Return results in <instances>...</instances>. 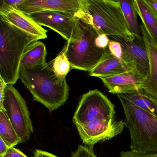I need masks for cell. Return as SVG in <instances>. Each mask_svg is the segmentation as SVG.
Listing matches in <instances>:
<instances>
[{
    "instance_id": "obj_12",
    "label": "cell",
    "mask_w": 157,
    "mask_h": 157,
    "mask_svg": "<svg viewBox=\"0 0 157 157\" xmlns=\"http://www.w3.org/2000/svg\"><path fill=\"white\" fill-rule=\"evenodd\" d=\"M0 19L39 39L47 38L48 31L29 15L1 1Z\"/></svg>"
},
{
    "instance_id": "obj_23",
    "label": "cell",
    "mask_w": 157,
    "mask_h": 157,
    "mask_svg": "<svg viewBox=\"0 0 157 157\" xmlns=\"http://www.w3.org/2000/svg\"><path fill=\"white\" fill-rule=\"evenodd\" d=\"M108 50L111 54L116 57L121 59L122 48L121 44L117 41L110 39L108 45Z\"/></svg>"
},
{
    "instance_id": "obj_18",
    "label": "cell",
    "mask_w": 157,
    "mask_h": 157,
    "mask_svg": "<svg viewBox=\"0 0 157 157\" xmlns=\"http://www.w3.org/2000/svg\"><path fill=\"white\" fill-rule=\"evenodd\" d=\"M119 2L129 31L136 38L141 39L142 36L138 22L135 0H122L119 1Z\"/></svg>"
},
{
    "instance_id": "obj_2",
    "label": "cell",
    "mask_w": 157,
    "mask_h": 157,
    "mask_svg": "<svg viewBox=\"0 0 157 157\" xmlns=\"http://www.w3.org/2000/svg\"><path fill=\"white\" fill-rule=\"evenodd\" d=\"M39 40L0 19V78L6 84L17 82L25 50Z\"/></svg>"
},
{
    "instance_id": "obj_30",
    "label": "cell",
    "mask_w": 157,
    "mask_h": 157,
    "mask_svg": "<svg viewBox=\"0 0 157 157\" xmlns=\"http://www.w3.org/2000/svg\"><path fill=\"white\" fill-rule=\"evenodd\" d=\"M9 148L5 141L0 138V157H2L6 153Z\"/></svg>"
},
{
    "instance_id": "obj_26",
    "label": "cell",
    "mask_w": 157,
    "mask_h": 157,
    "mask_svg": "<svg viewBox=\"0 0 157 157\" xmlns=\"http://www.w3.org/2000/svg\"><path fill=\"white\" fill-rule=\"evenodd\" d=\"M2 157H27L21 151L14 147L9 148L6 153Z\"/></svg>"
},
{
    "instance_id": "obj_11",
    "label": "cell",
    "mask_w": 157,
    "mask_h": 157,
    "mask_svg": "<svg viewBox=\"0 0 157 157\" xmlns=\"http://www.w3.org/2000/svg\"><path fill=\"white\" fill-rule=\"evenodd\" d=\"M146 78L135 67L122 74L100 79L109 93L117 95L141 90Z\"/></svg>"
},
{
    "instance_id": "obj_24",
    "label": "cell",
    "mask_w": 157,
    "mask_h": 157,
    "mask_svg": "<svg viewBox=\"0 0 157 157\" xmlns=\"http://www.w3.org/2000/svg\"><path fill=\"white\" fill-rule=\"evenodd\" d=\"M120 157H157V153H144L127 151L120 152Z\"/></svg>"
},
{
    "instance_id": "obj_27",
    "label": "cell",
    "mask_w": 157,
    "mask_h": 157,
    "mask_svg": "<svg viewBox=\"0 0 157 157\" xmlns=\"http://www.w3.org/2000/svg\"><path fill=\"white\" fill-rule=\"evenodd\" d=\"M143 1L157 18V0H143Z\"/></svg>"
},
{
    "instance_id": "obj_15",
    "label": "cell",
    "mask_w": 157,
    "mask_h": 157,
    "mask_svg": "<svg viewBox=\"0 0 157 157\" xmlns=\"http://www.w3.org/2000/svg\"><path fill=\"white\" fill-rule=\"evenodd\" d=\"M140 32L147 51L149 60V72L146 77L142 90L157 100V45L151 39L143 25Z\"/></svg>"
},
{
    "instance_id": "obj_1",
    "label": "cell",
    "mask_w": 157,
    "mask_h": 157,
    "mask_svg": "<svg viewBox=\"0 0 157 157\" xmlns=\"http://www.w3.org/2000/svg\"><path fill=\"white\" fill-rule=\"evenodd\" d=\"M53 60L31 68H20L19 78L33 95V99L44 105L50 112L67 102L70 87L67 80L61 82L55 75Z\"/></svg>"
},
{
    "instance_id": "obj_7",
    "label": "cell",
    "mask_w": 157,
    "mask_h": 157,
    "mask_svg": "<svg viewBox=\"0 0 157 157\" xmlns=\"http://www.w3.org/2000/svg\"><path fill=\"white\" fill-rule=\"evenodd\" d=\"M76 126L82 142L91 148L98 142L113 138L121 134L126 127L123 120L102 116Z\"/></svg>"
},
{
    "instance_id": "obj_21",
    "label": "cell",
    "mask_w": 157,
    "mask_h": 157,
    "mask_svg": "<svg viewBox=\"0 0 157 157\" xmlns=\"http://www.w3.org/2000/svg\"><path fill=\"white\" fill-rule=\"evenodd\" d=\"M69 42L67 41L63 49L53 59V69L55 75L59 81L62 82L66 79V77L72 69L67 56Z\"/></svg>"
},
{
    "instance_id": "obj_17",
    "label": "cell",
    "mask_w": 157,
    "mask_h": 157,
    "mask_svg": "<svg viewBox=\"0 0 157 157\" xmlns=\"http://www.w3.org/2000/svg\"><path fill=\"white\" fill-rule=\"evenodd\" d=\"M137 15L151 39L157 45V18L143 0H135Z\"/></svg>"
},
{
    "instance_id": "obj_22",
    "label": "cell",
    "mask_w": 157,
    "mask_h": 157,
    "mask_svg": "<svg viewBox=\"0 0 157 157\" xmlns=\"http://www.w3.org/2000/svg\"><path fill=\"white\" fill-rule=\"evenodd\" d=\"M70 157H97L92 148L87 146L79 145L78 149Z\"/></svg>"
},
{
    "instance_id": "obj_16",
    "label": "cell",
    "mask_w": 157,
    "mask_h": 157,
    "mask_svg": "<svg viewBox=\"0 0 157 157\" xmlns=\"http://www.w3.org/2000/svg\"><path fill=\"white\" fill-rule=\"evenodd\" d=\"M45 45L41 41L33 42L26 48L21 60L20 68L27 69L44 65L46 63Z\"/></svg>"
},
{
    "instance_id": "obj_13",
    "label": "cell",
    "mask_w": 157,
    "mask_h": 157,
    "mask_svg": "<svg viewBox=\"0 0 157 157\" xmlns=\"http://www.w3.org/2000/svg\"><path fill=\"white\" fill-rule=\"evenodd\" d=\"M17 9L27 15L47 11L78 15L82 11L81 0H25Z\"/></svg>"
},
{
    "instance_id": "obj_8",
    "label": "cell",
    "mask_w": 157,
    "mask_h": 157,
    "mask_svg": "<svg viewBox=\"0 0 157 157\" xmlns=\"http://www.w3.org/2000/svg\"><path fill=\"white\" fill-rule=\"evenodd\" d=\"M115 115L114 105L106 95L96 89L82 96L72 121L76 125L98 117H115Z\"/></svg>"
},
{
    "instance_id": "obj_3",
    "label": "cell",
    "mask_w": 157,
    "mask_h": 157,
    "mask_svg": "<svg viewBox=\"0 0 157 157\" xmlns=\"http://www.w3.org/2000/svg\"><path fill=\"white\" fill-rule=\"evenodd\" d=\"M87 21L99 34L133 41L136 37L127 25L119 1L81 0Z\"/></svg>"
},
{
    "instance_id": "obj_6",
    "label": "cell",
    "mask_w": 157,
    "mask_h": 157,
    "mask_svg": "<svg viewBox=\"0 0 157 157\" xmlns=\"http://www.w3.org/2000/svg\"><path fill=\"white\" fill-rule=\"evenodd\" d=\"M0 110L5 112L22 143L30 139L33 133L30 112L25 100L13 85L6 86Z\"/></svg>"
},
{
    "instance_id": "obj_28",
    "label": "cell",
    "mask_w": 157,
    "mask_h": 157,
    "mask_svg": "<svg viewBox=\"0 0 157 157\" xmlns=\"http://www.w3.org/2000/svg\"><path fill=\"white\" fill-rule=\"evenodd\" d=\"M34 157H58L50 152L37 149L35 151Z\"/></svg>"
},
{
    "instance_id": "obj_10",
    "label": "cell",
    "mask_w": 157,
    "mask_h": 157,
    "mask_svg": "<svg viewBox=\"0 0 157 157\" xmlns=\"http://www.w3.org/2000/svg\"><path fill=\"white\" fill-rule=\"evenodd\" d=\"M119 42L122 48L121 59L126 63H135L138 70L145 77L149 72V60L147 48L143 37L135 38L133 41L126 40L119 36L109 37Z\"/></svg>"
},
{
    "instance_id": "obj_20",
    "label": "cell",
    "mask_w": 157,
    "mask_h": 157,
    "mask_svg": "<svg viewBox=\"0 0 157 157\" xmlns=\"http://www.w3.org/2000/svg\"><path fill=\"white\" fill-rule=\"evenodd\" d=\"M0 138L10 148L22 143L6 113L2 110H0Z\"/></svg>"
},
{
    "instance_id": "obj_19",
    "label": "cell",
    "mask_w": 157,
    "mask_h": 157,
    "mask_svg": "<svg viewBox=\"0 0 157 157\" xmlns=\"http://www.w3.org/2000/svg\"><path fill=\"white\" fill-rule=\"evenodd\" d=\"M123 96L142 110L157 117V100L141 90Z\"/></svg>"
},
{
    "instance_id": "obj_29",
    "label": "cell",
    "mask_w": 157,
    "mask_h": 157,
    "mask_svg": "<svg viewBox=\"0 0 157 157\" xmlns=\"http://www.w3.org/2000/svg\"><path fill=\"white\" fill-rule=\"evenodd\" d=\"M4 3L13 8L17 9L18 6L22 3L25 0H2Z\"/></svg>"
},
{
    "instance_id": "obj_9",
    "label": "cell",
    "mask_w": 157,
    "mask_h": 157,
    "mask_svg": "<svg viewBox=\"0 0 157 157\" xmlns=\"http://www.w3.org/2000/svg\"><path fill=\"white\" fill-rule=\"evenodd\" d=\"M41 26L48 27L59 34L67 41L79 39L80 29L78 15L58 11H42L29 14Z\"/></svg>"
},
{
    "instance_id": "obj_14",
    "label": "cell",
    "mask_w": 157,
    "mask_h": 157,
    "mask_svg": "<svg viewBox=\"0 0 157 157\" xmlns=\"http://www.w3.org/2000/svg\"><path fill=\"white\" fill-rule=\"evenodd\" d=\"M136 67L135 63H126L121 59L113 56L107 48L103 57L93 69L89 72L90 76L104 78L124 73Z\"/></svg>"
},
{
    "instance_id": "obj_5",
    "label": "cell",
    "mask_w": 157,
    "mask_h": 157,
    "mask_svg": "<svg viewBox=\"0 0 157 157\" xmlns=\"http://www.w3.org/2000/svg\"><path fill=\"white\" fill-rule=\"evenodd\" d=\"M78 18L80 36L78 40L68 41L67 57L72 69L89 72L100 62L108 48L101 49L95 45L99 33L87 21L83 11Z\"/></svg>"
},
{
    "instance_id": "obj_25",
    "label": "cell",
    "mask_w": 157,
    "mask_h": 157,
    "mask_svg": "<svg viewBox=\"0 0 157 157\" xmlns=\"http://www.w3.org/2000/svg\"><path fill=\"white\" fill-rule=\"evenodd\" d=\"M109 37L104 34H99L95 40V45L100 48L105 49L108 48L109 44Z\"/></svg>"
},
{
    "instance_id": "obj_4",
    "label": "cell",
    "mask_w": 157,
    "mask_h": 157,
    "mask_svg": "<svg viewBox=\"0 0 157 157\" xmlns=\"http://www.w3.org/2000/svg\"><path fill=\"white\" fill-rule=\"evenodd\" d=\"M125 115L124 123L130 137V150L157 153V117L117 94Z\"/></svg>"
}]
</instances>
